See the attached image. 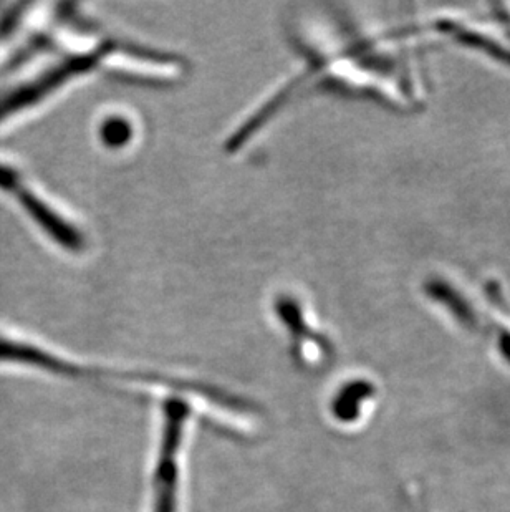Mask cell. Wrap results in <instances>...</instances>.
<instances>
[{
    "instance_id": "277c9868",
    "label": "cell",
    "mask_w": 510,
    "mask_h": 512,
    "mask_svg": "<svg viewBox=\"0 0 510 512\" xmlns=\"http://www.w3.org/2000/svg\"><path fill=\"white\" fill-rule=\"evenodd\" d=\"M275 312L289 332L292 348L300 362H304L305 365H315L318 360H322L325 352L322 335H317L310 329V325L304 319L299 300L290 295H282L275 300Z\"/></svg>"
},
{
    "instance_id": "6da1fadb",
    "label": "cell",
    "mask_w": 510,
    "mask_h": 512,
    "mask_svg": "<svg viewBox=\"0 0 510 512\" xmlns=\"http://www.w3.org/2000/svg\"><path fill=\"white\" fill-rule=\"evenodd\" d=\"M128 49L131 47L108 39L82 54L67 55L60 62L44 68L39 75L30 78L29 82L20 83L5 95H0V125L9 121L12 116L32 110L45 102L57 90L73 82V78L97 72L102 65H108L116 54H123Z\"/></svg>"
},
{
    "instance_id": "3957f363",
    "label": "cell",
    "mask_w": 510,
    "mask_h": 512,
    "mask_svg": "<svg viewBox=\"0 0 510 512\" xmlns=\"http://www.w3.org/2000/svg\"><path fill=\"white\" fill-rule=\"evenodd\" d=\"M189 410L181 398L164 401L163 438L154 474L153 512L178 511L179 455Z\"/></svg>"
},
{
    "instance_id": "7a4b0ae2",
    "label": "cell",
    "mask_w": 510,
    "mask_h": 512,
    "mask_svg": "<svg viewBox=\"0 0 510 512\" xmlns=\"http://www.w3.org/2000/svg\"><path fill=\"white\" fill-rule=\"evenodd\" d=\"M0 191L14 199L25 216L63 251L82 252L87 244L85 234L62 211L45 198L22 171L0 161Z\"/></svg>"
},
{
    "instance_id": "8992f818",
    "label": "cell",
    "mask_w": 510,
    "mask_h": 512,
    "mask_svg": "<svg viewBox=\"0 0 510 512\" xmlns=\"http://www.w3.org/2000/svg\"><path fill=\"white\" fill-rule=\"evenodd\" d=\"M100 136L106 148H123L133 138V128L130 121L120 116H113L103 123Z\"/></svg>"
},
{
    "instance_id": "5b68a950",
    "label": "cell",
    "mask_w": 510,
    "mask_h": 512,
    "mask_svg": "<svg viewBox=\"0 0 510 512\" xmlns=\"http://www.w3.org/2000/svg\"><path fill=\"white\" fill-rule=\"evenodd\" d=\"M370 392V387H366L365 383H353L350 387L343 388L337 400L333 403V413H335L338 420H355L358 413H360L358 406L361 405V401L370 395Z\"/></svg>"
}]
</instances>
